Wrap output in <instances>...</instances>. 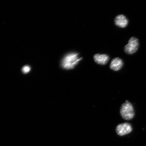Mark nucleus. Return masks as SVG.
Listing matches in <instances>:
<instances>
[{"mask_svg":"<svg viewBox=\"0 0 146 146\" xmlns=\"http://www.w3.org/2000/svg\"><path fill=\"white\" fill-rule=\"evenodd\" d=\"M120 113L122 117L126 120L132 119L135 115L133 105L127 100L122 105Z\"/></svg>","mask_w":146,"mask_h":146,"instance_id":"nucleus-2","label":"nucleus"},{"mask_svg":"<svg viewBox=\"0 0 146 146\" xmlns=\"http://www.w3.org/2000/svg\"><path fill=\"white\" fill-rule=\"evenodd\" d=\"M139 46V43L138 39L135 37L131 38L128 43L125 46V52L128 54H134L138 50Z\"/></svg>","mask_w":146,"mask_h":146,"instance_id":"nucleus-3","label":"nucleus"},{"mask_svg":"<svg viewBox=\"0 0 146 146\" xmlns=\"http://www.w3.org/2000/svg\"><path fill=\"white\" fill-rule=\"evenodd\" d=\"M115 23L116 26L121 28H125L127 26L129 21L125 15H120L115 18Z\"/></svg>","mask_w":146,"mask_h":146,"instance_id":"nucleus-5","label":"nucleus"},{"mask_svg":"<svg viewBox=\"0 0 146 146\" xmlns=\"http://www.w3.org/2000/svg\"><path fill=\"white\" fill-rule=\"evenodd\" d=\"M95 61L98 64L105 65L108 62L109 56L106 54H96L94 56Z\"/></svg>","mask_w":146,"mask_h":146,"instance_id":"nucleus-6","label":"nucleus"},{"mask_svg":"<svg viewBox=\"0 0 146 146\" xmlns=\"http://www.w3.org/2000/svg\"><path fill=\"white\" fill-rule=\"evenodd\" d=\"M31 70L30 67L29 66H24L22 69V71L24 74H27Z\"/></svg>","mask_w":146,"mask_h":146,"instance_id":"nucleus-8","label":"nucleus"},{"mask_svg":"<svg viewBox=\"0 0 146 146\" xmlns=\"http://www.w3.org/2000/svg\"><path fill=\"white\" fill-rule=\"evenodd\" d=\"M132 130V126L128 123H121L116 128V132L119 135L123 136L130 133Z\"/></svg>","mask_w":146,"mask_h":146,"instance_id":"nucleus-4","label":"nucleus"},{"mask_svg":"<svg viewBox=\"0 0 146 146\" xmlns=\"http://www.w3.org/2000/svg\"><path fill=\"white\" fill-rule=\"evenodd\" d=\"M123 65V60L118 58H115L111 61L110 65L111 69L115 71L120 70Z\"/></svg>","mask_w":146,"mask_h":146,"instance_id":"nucleus-7","label":"nucleus"},{"mask_svg":"<svg viewBox=\"0 0 146 146\" xmlns=\"http://www.w3.org/2000/svg\"><path fill=\"white\" fill-rule=\"evenodd\" d=\"M82 59L78 54L70 53L66 55L63 58L61 62V66L66 70L74 69Z\"/></svg>","mask_w":146,"mask_h":146,"instance_id":"nucleus-1","label":"nucleus"}]
</instances>
